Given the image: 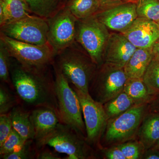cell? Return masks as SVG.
<instances>
[{"label":"cell","mask_w":159,"mask_h":159,"mask_svg":"<svg viewBox=\"0 0 159 159\" xmlns=\"http://www.w3.org/2000/svg\"><path fill=\"white\" fill-rule=\"evenodd\" d=\"M38 152L36 158L38 159H61V158L58 155L51 151L48 148H44L42 147Z\"/></svg>","instance_id":"33"},{"label":"cell","mask_w":159,"mask_h":159,"mask_svg":"<svg viewBox=\"0 0 159 159\" xmlns=\"http://www.w3.org/2000/svg\"><path fill=\"white\" fill-rule=\"evenodd\" d=\"M30 119L34 128L35 143L48 135L60 122L56 111L46 107L33 108Z\"/></svg>","instance_id":"15"},{"label":"cell","mask_w":159,"mask_h":159,"mask_svg":"<svg viewBox=\"0 0 159 159\" xmlns=\"http://www.w3.org/2000/svg\"><path fill=\"white\" fill-rule=\"evenodd\" d=\"M122 34L137 48H151L159 39V27L155 22L138 17Z\"/></svg>","instance_id":"13"},{"label":"cell","mask_w":159,"mask_h":159,"mask_svg":"<svg viewBox=\"0 0 159 159\" xmlns=\"http://www.w3.org/2000/svg\"><path fill=\"white\" fill-rule=\"evenodd\" d=\"M154 57L159 59V39L154 45L152 48Z\"/></svg>","instance_id":"37"},{"label":"cell","mask_w":159,"mask_h":159,"mask_svg":"<svg viewBox=\"0 0 159 159\" xmlns=\"http://www.w3.org/2000/svg\"><path fill=\"white\" fill-rule=\"evenodd\" d=\"M103 105L109 120L118 116L135 105L132 99L123 90Z\"/></svg>","instance_id":"23"},{"label":"cell","mask_w":159,"mask_h":159,"mask_svg":"<svg viewBox=\"0 0 159 159\" xmlns=\"http://www.w3.org/2000/svg\"><path fill=\"white\" fill-rule=\"evenodd\" d=\"M137 49L122 33L110 34L103 60L107 65L123 68Z\"/></svg>","instance_id":"14"},{"label":"cell","mask_w":159,"mask_h":159,"mask_svg":"<svg viewBox=\"0 0 159 159\" xmlns=\"http://www.w3.org/2000/svg\"><path fill=\"white\" fill-rule=\"evenodd\" d=\"M124 91L132 99L135 105L148 104L154 97L149 93L142 78H128L125 83Z\"/></svg>","instance_id":"21"},{"label":"cell","mask_w":159,"mask_h":159,"mask_svg":"<svg viewBox=\"0 0 159 159\" xmlns=\"http://www.w3.org/2000/svg\"><path fill=\"white\" fill-rule=\"evenodd\" d=\"M76 44L77 42L58 53L53 63L72 86L89 94L90 85L97 66L88 54H84L77 48Z\"/></svg>","instance_id":"2"},{"label":"cell","mask_w":159,"mask_h":159,"mask_svg":"<svg viewBox=\"0 0 159 159\" xmlns=\"http://www.w3.org/2000/svg\"><path fill=\"white\" fill-rule=\"evenodd\" d=\"M52 66H26L11 57L10 76L17 97L26 105L33 108L40 107H50L58 114Z\"/></svg>","instance_id":"1"},{"label":"cell","mask_w":159,"mask_h":159,"mask_svg":"<svg viewBox=\"0 0 159 159\" xmlns=\"http://www.w3.org/2000/svg\"><path fill=\"white\" fill-rule=\"evenodd\" d=\"M18 1H22V2H25L28 3V2H27V0H18Z\"/></svg>","instance_id":"39"},{"label":"cell","mask_w":159,"mask_h":159,"mask_svg":"<svg viewBox=\"0 0 159 159\" xmlns=\"http://www.w3.org/2000/svg\"><path fill=\"white\" fill-rule=\"evenodd\" d=\"M2 41L10 56L23 66L43 67L52 66L56 54L48 43L43 45L19 41L0 33Z\"/></svg>","instance_id":"6"},{"label":"cell","mask_w":159,"mask_h":159,"mask_svg":"<svg viewBox=\"0 0 159 159\" xmlns=\"http://www.w3.org/2000/svg\"><path fill=\"white\" fill-rule=\"evenodd\" d=\"M71 0H27L31 13L46 19L54 16Z\"/></svg>","instance_id":"20"},{"label":"cell","mask_w":159,"mask_h":159,"mask_svg":"<svg viewBox=\"0 0 159 159\" xmlns=\"http://www.w3.org/2000/svg\"><path fill=\"white\" fill-rule=\"evenodd\" d=\"M98 1L101 10L130 1L136 2L135 0H98Z\"/></svg>","instance_id":"34"},{"label":"cell","mask_w":159,"mask_h":159,"mask_svg":"<svg viewBox=\"0 0 159 159\" xmlns=\"http://www.w3.org/2000/svg\"><path fill=\"white\" fill-rule=\"evenodd\" d=\"M71 86L77 94L81 105L87 142L91 145H98L108 120L103 104L95 100L90 94L84 93Z\"/></svg>","instance_id":"11"},{"label":"cell","mask_w":159,"mask_h":159,"mask_svg":"<svg viewBox=\"0 0 159 159\" xmlns=\"http://www.w3.org/2000/svg\"><path fill=\"white\" fill-rule=\"evenodd\" d=\"M95 16L107 29L123 33L138 17L136 2L130 1L103 9Z\"/></svg>","instance_id":"12"},{"label":"cell","mask_w":159,"mask_h":159,"mask_svg":"<svg viewBox=\"0 0 159 159\" xmlns=\"http://www.w3.org/2000/svg\"><path fill=\"white\" fill-rule=\"evenodd\" d=\"M147 104L135 105L118 116L109 119L104 139L108 144L123 143L138 133L145 116Z\"/></svg>","instance_id":"8"},{"label":"cell","mask_w":159,"mask_h":159,"mask_svg":"<svg viewBox=\"0 0 159 159\" xmlns=\"http://www.w3.org/2000/svg\"><path fill=\"white\" fill-rule=\"evenodd\" d=\"M67 6L77 20L94 16L101 10L98 0H71Z\"/></svg>","instance_id":"22"},{"label":"cell","mask_w":159,"mask_h":159,"mask_svg":"<svg viewBox=\"0 0 159 159\" xmlns=\"http://www.w3.org/2000/svg\"><path fill=\"white\" fill-rule=\"evenodd\" d=\"M149 108L151 111L159 113V95L154 97L151 101Z\"/></svg>","instance_id":"36"},{"label":"cell","mask_w":159,"mask_h":159,"mask_svg":"<svg viewBox=\"0 0 159 159\" xmlns=\"http://www.w3.org/2000/svg\"><path fill=\"white\" fill-rule=\"evenodd\" d=\"M18 101L8 88L3 84L0 85V115L10 112L15 107L18 105Z\"/></svg>","instance_id":"28"},{"label":"cell","mask_w":159,"mask_h":159,"mask_svg":"<svg viewBox=\"0 0 159 159\" xmlns=\"http://www.w3.org/2000/svg\"><path fill=\"white\" fill-rule=\"evenodd\" d=\"M84 139L74 128L60 122L48 135L35 144L38 149L51 146L56 152L66 155L64 159L91 158L90 148Z\"/></svg>","instance_id":"4"},{"label":"cell","mask_w":159,"mask_h":159,"mask_svg":"<svg viewBox=\"0 0 159 159\" xmlns=\"http://www.w3.org/2000/svg\"><path fill=\"white\" fill-rule=\"evenodd\" d=\"M143 80L152 97L159 95V59L154 57L146 70Z\"/></svg>","instance_id":"24"},{"label":"cell","mask_w":159,"mask_h":159,"mask_svg":"<svg viewBox=\"0 0 159 159\" xmlns=\"http://www.w3.org/2000/svg\"><path fill=\"white\" fill-rule=\"evenodd\" d=\"M142 159H159V150L152 147L145 150Z\"/></svg>","instance_id":"35"},{"label":"cell","mask_w":159,"mask_h":159,"mask_svg":"<svg viewBox=\"0 0 159 159\" xmlns=\"http://www.w3.org/2000/svg\"><path fill=\"white\" fill-rule=\"evenodd\" d=\"M136 1H137V0H135Z\"/></svg>","instance_id":"41"},{"label":"cell","mask_w":159,"mask_h":159,"mask_svg":"<svg viewBox=\"0 0 159 159\" xmlns=\"http://www.w3.org/2000/svg\"><path fill=\"white\" fill-rule=\"evenodd\" d=\"M28 3L18 0H0V26L31 15Z\"/></svg>","instance_id":"18"},{"label":"cell","mask_w":159,"mask_h":159,"mask_svg":"<svg viewBox=\"0 0 159 159\" xmlns=\"http://www.w3.org/2000/svg\"><path fill=\"white\" fill-rule=\"evenodd\" d=\"M103 154L108 159H126L123 152L118 145L104 149Z\"/></svg>","instance_id":"32"},{"label":"cell","mask_w":159,"mask_h":159,"mask_svg":"<svg viewBox=\"0 0 159 159\" xmlns=\"http://www.w3.org/2000/svg\"><path fill=\"white\" fill-rule=\"evenodd\" d=\"M12 129L10 112L0 115V145L7 139Z\"/></svg>","instance_id":"31"},{"label":"cell","mask_w":159,"mask_h":159,"mask_svg":"<svg viewBox=\"0 0 159 159\" xmlns=\"http://www.w3.org/2000/svg\"><path fill=\"white\" fill-rule=\"evenodd\" d=\"M10 114L13 129L25 141L34 140V129L30 119L31 111L17 105L11 110Z\"/></svg>","instance_id":"19"},{"label":"cell","mask_w":159,"mask_h":159,"mask_svg":"<svg viewBox=\"0 0 159 159\" xmlns=\"http://www.w3.org/2000/svg\"><path fill=\"white\" fill-rule=\"evenodd\" d=\"M11 57L5 45L0 40V79L3 83L6 84L13 89L10 76Z\"/></svg>","instance_id":"26"},{"label":"cell","mask_w":159,"mask_h":159,"mask_svg":"<svg viewBox=\"0 0 159 159\" xmlns=\"http://www.w3.org/2000/svg\"><path fill=\"white\" fill-rule=\"evenodd\" d=\"M154 148H156L157 149H158L159 150V141H158V142H157L156 145H155Z\"/></svg>","instance_id":"38"},{"label":"cell","mask_w":159,"mask_h":159,"mask_svg":"<svg viewBox=\"0 0 159 159\" xmlns=\"http://www.w3.org/2000/svg\"><path fill=\"white\" fill-rule=\"evenodd\" d=\"M47 20L48 43L56 55L76 42L77 19L67 6Z\"/></svg>","instance_id":"10"},{"label":"cell","mask_w":159,"mask_h":159,"mask_svg":"<svg viewBox=\"0 0 159 159\" xmlns=\"http://www.w3.org/2000/svg\"></svg>","instance_id":"42"},{"label":"cell","mask_w":159,"mask_h":159,"mask_svg":"<svg viewBox=\"0 0 159 159\" xmlns=\"http://www.w3.org/2000/svg\"><path fill=\"white\" fill-rule=\"evenodd\" d=\"M126 159H142L145 149L139 141L123 142L117 145Z\"/></svg>","instance_id":"29"},{"label":"cell","mask_w":159,"mask_h":159,"mask_svg":"<svg viewBox=\"0 0 159 159\" xmlns=\"http://www.w3.org/2000/svg\"><path fill=\"white\" fill-rule=\"evenodd\" d=\"M158 25L159 27V21L157 22Z\"/></svg>","instance_id":"40"},{"label":"cell","mask_w":159,"mask_h":159,"mask_svg":"<svg viewBox=\"0 0 159 159\" xmlns=\"http://www.w3.org/2000/svg\"><path fill=\"white\" fill-rule=\"evenodd\" d=\"M107 29L95 16L77 20L76 41L97 67L104 61V51L110 35Z\"/></svg>","instance_id":"5"},{"label":"cell","mask_w":159,"mask_h":159,"mask_svg":"<svg viewBox=\"0 0 159 159\" xmlns=\"http://www.w3.org/2000/svg\"><path fill=\"white\" fill-rule=\"evenodd\" d=\"M137 134L145 150L154 147L159 140V113L145 115Z\"/></svg>","instance_id":"17"},{"label":"cell","mask_w":159,"mask_h":159,"mask_svg":"<svg viewBox=\"0 0 159 159\" xmlns=\"http://www.w3.org/2000/svg\"><path fill=\"white\" fill-rule=\"evenodd\" d=\"M58 115L61 123L66 124L86 137L85 123L79 98L67 80L54 63Z\"/></svg>","instance_id":"3"},{"label":"cell","mask_w":159,"mask_h":159,"mask_svg":"<svg viewBox=\"0 0 159 159\" xmlns=\"http://www.w3.org/2000/svg\"><path fill=\"white\" fill-rule=\"evenodd\" d=\"M47 19L34 14L0 26V33L22 42L43 45L48 43Z\"/></svg>","instance_id":"7"},{"label":"cell","mask_w":159,"mask_h":159,"mask_svg":"<svg viewBox=\"0 0 159 159\" xmlns=\"http://www.w3.org/2000/svg\"><path fill=\"white\" fill-rule=\"evenodd\" d=\"M33 140L26 141L24 145L6 154L1 155V159H28L36 158L38 148L36 144H34Z\"/></svg>","instance_id":"27"},{"label":"cell","mask_w":159,"mask_h":159,"mask_svg":"<svg viewBox=\"0 0 159 159\" xmlns=\"http://www.w3.org/2000/svg\"><path fill=\"white\" fill-rule=\"evenodd\" d=\"M153 57L152 48H137L123 68L128 78L143 79Z\"/></svg>","instance_id":"16"},{"label":"cell","mask_w":159,"mask_h":159,"mask_svg":"<svg viewBox=\"0 0 159 159\" xmlns=\"http://www.w3.org/2000/svg\"><path fill=\"white\" fill-rule=\"evenodd\" d=\"M136 11L138 17L157 23L159 21V1L137 0Z\"/></svg>","instance_id":"25"},{"label":"cell","mask_w":159,"mask_h":159,"mask_svg":"<svg viewBox=\"0 0 159 159\" xmlns=\"http://www.w3.org/2000/svg\"><path fill=\"white\" fill-rule=\"evenodd\" d=\"M26 141L12 129L7 139L0 145V156L10 153L20 148Z\"/></svg>","instance_id":"30"},{"label":"cell","mask_w":159,"mask_h":159,"mask_svg":"<svg viewBox=\"0 0 159 159\" xmlns=\"http://www.w3.org/2000/svg\"><path fill=\"white\" fill-rule=\"evenodd\" d=\"M106 65L99 72L97 71L89 91L91 97L102 104L122 93L128 79L123 68L107 65L108 70Z\"/></svg>","instance_id":"9"}]
</instances>
